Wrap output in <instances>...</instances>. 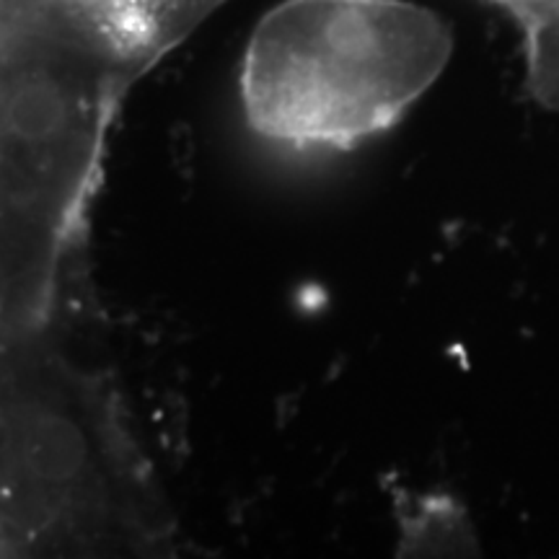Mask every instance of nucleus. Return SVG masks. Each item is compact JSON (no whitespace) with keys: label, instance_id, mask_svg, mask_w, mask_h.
<instances>
[{"label":"nucleus","instance_id":"nucleus-1","mask_svg":"<svg viewBox=\"0 0 559 559\" xmlns=\"http://www.w3.org/2000/svg\"><path fill=\"white\" fill-rule=\"evenodd\" d=\"M451 34L404 0H288L249 41L241 73L260 135L353 148L391 128L443 73Z\"/></svg>","mask_w":559,"mask_h":559},{"label":"nucleus","instance_id":"nucleus-2","mask_svg":"<svg viewBox=\"0 0 559 559\" xmlns=\"http://www.w3.org/2000/svg\"><path fill=\"white\" fill-rule=\"evenodd\" d=\"M215 3L218 0H0V11L75 26L140 70Z\"/></svg>","mask_w":559,"mask_h":559}]
</instances>
